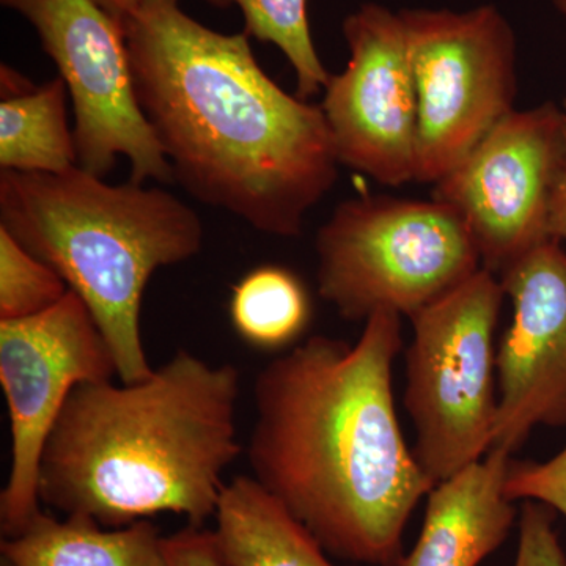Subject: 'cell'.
<instances>
[{
  "label": "cell",
  "instance_id": "3957f363",
  "mask_svg": "<svg viewBox=\"0 0 566 566\" xmlns=\"http://www.w3.org/2000/svg\"><path fill=\"white\" fill-rule=\"evenodd\" d=\"M240 390L233 364L185 348L142 381L77 386L41 455V504L106 528L159 513L203 527L243 450Z\"/></svg>",
  "mask_w": 566,
  "mask_h": 566
},
{
  "label": "cell",
  "instance_id": "6da1fadb",
  "mask_svg": "<svg viewBox=\"0 0 566 566\" xmlns=\"http://www.w3.org/2000/svg\"><path fill=\"white\" fill-rule=\"evenodd\" d=\"M401 318L375 312L354 344L312 335L253 381V479L331 557L356 565L400 564L409 517L436 486L395 409Z\"/></svg>",
  "mask_w": 566,
  "mask_h": 566
},
{
  "label": "cell",
  "instance_id": "ffe728a7",
  "mask_svg": "<svg viewBox=\"0 0 566 566\" xmlns=\"http://www.w3.org/2000/svg\"><path fill=\"white\" fill-rule=\"evenodd\" d=\"M505 494L513 502H539L566 517V447L547 461L512 460Z\"/></svg>",
  "mask_w": 566,
  "mask_h": 566
},
{
  "label": "cell",
  "instance_id": "cb8c5ba5",
  "mask_svg": "<svg viewBox=\"0 0 566 566\" xmlns=\"http://www.w3.org/2000/svg\"><path fill=\"white\" fill-rule=\"evenodd\" d=\"M0 81H2V99L24 95L33 88L31 82L25 80L21 73L7 65H2L0 69Z\"/></svg>",
  "mask_w": 566,
  "mask_h": 566
},
{
  "label": "cell",
  "instance_id": "7c38bea8",
  "mask_svg": "<svg viewBox=\"0 0 566 566\" xmlns=\"http://www.w3.org/2000/svg\"><path fill=\"white\" fill-rule=\"evenodd\" d=\"M513 322L495 356L493 447L515 453L538 427H566V252L546 241L499 275Z\"/></svg>",
  "mask_w": 566,
  "mask_h": 566
},
{
  "label": "cell",
  "instance_id": "484cf974",
  "mask_svg": "<svg viewBox=\"0 0 566 566\" xmlns=\"http://www.w3.org/2000/svg\"><path fill=\"white\" fill-rule=\"evenodd\" d=\"M554 7H556L558 13L564 14L566 18V0H553Z\"/></svg>",
  "mask_w": 566,
  "mask_h": 566
},
{
  "label": "cell",
  "instance_id": "277c9868",
  "mask_svg": "<svg viewBox=\"0 0 566 566\" xmlns=\"http://www.w3.org/2000/svg\"><path fill=\"white\" fill-rule=\"evenodd\" d=\"M0 227L51 264L102 331L120 382L153 374L140 331L151 275L203 245L200 216L175 193L109 185L80 166L62 174H0Z\"/></svg>",
  "mask_w": 566,
  "mask_h": 566
},
{
  "label": "cell",
  "instance_id": "52a82bcc",
  "mask_svg": "<svg viewBox=\"0 0 566 566\" xmlns=\"http://www.w3.org/2000/svg\"><path fill=\"white\" fill-rule=\"evenodd\" d=\"M400 17L419 109L416 181L436 185L515 111L516 36L494 6Z\"/></svg>",
  "mask_w": 566,
  "mask_h": 566
},
{
  "label": "cell",
  "instance_id": "9c48e42d",
  "mask_svg": "<svg viewBox=\"0 0 566 566\" xmlns=\"http://www.w3.org/2000/svg\"><path fill=\"white\" fill-rule=\"evenodd\" d=\"M566 175L562 104L513 111L480 140L431 199L457 212L483 270L495 275L546 241L558 185Z\"/></svg>",
  "mask_w": 566,
  "mask_h": 566
},
{
  "label": "cell",
  "instance_id": "8fae6325",
  "mask_svg": "<svg viewBox=\"0 0 566 566\" xmlns=\"http://www.w3.org/2000/svg\"><path fill=\"white\" fill-rule=\"evenodd\" d=\"M344 36L348 63L319 104L338 161L387 188L416 181L419 109L400 11L364 3Z\"/></svg>",
  "mask_w": 566,
  "mask_h": 566
},
{
  "label": "cell",
  "instance_id": "ac0fdd59",
  "mask_svg": "<svg viewBox=\"0 0 566 566\" xmlns=\"http://www.w3.org/2000/svg\"><path fill=\"white\" fill-rule=\"evenodd\" d=\"M212 6H237L244 17V33L273 43L289 59L296 76V95L311 99L324 91L331 73L312 39L307 0H207Z\"/></svg>",
  "mask_w": 566,
  "mask_h": 566
},
{
  "label": "cell",
  "instance_id": "e0dca14e",
  "mask_svg": "<svg viewBox=\"0 0 566 566\" xmlns=\"http://www.w3.org/2000/svg\"><path fill=\"white\" fill-rule=\"evenodd\" d=\"M230 319L245 344L275 352L307 331L312 322L311 294L289 268L263 264L233 286Z\"/></svg>",
  "mask_w": 566,
  "mask_h": 566
},
{
  "label": "cell",
  "instance_id": "5bb4252c",
  "mask_svg": "<svg viewBox=\"0 0 566 566\" xmlns=\"http://www.w3.org/2000/svg\"><path fill=\"white\" fill-rule=\"evenodd\" d=\"M214 520L226 566H337L311 531L252 475L223 485Z\"/></svg>",
  "mask_w": 566,
  "mask_h": 566
},
{
  "label": "cell",
  "instance_id": "7a4b0ae2",
  "mask_svg": "<svg viewBox=\"0 0 566 566\" xmlns=\"http://www.w3.org/2000/svg\"><path fill=\"white\" fill-rule=\"evenodd\" d=\"M123 29L137 102L174 180L259 232L301 237L342 166L322 106L279 87L248 33L212 31L180 0H145Z\"/></svg>",
  "mask_w": 566,
  "mask_h": 566
},
{
  "label": "cell",
  "instance_id": "30bf717a",
  "mask_svg": "<svg viewBox=\"0 0 566 566\" xmlns=\"http://www.w3.org/2000/svg\"><path fill=\"white\" fill-rule=\"evenodd\" d=\"M115 375L106 338L71 290L43 314L0 322V385L11 434L10 474L0 493L3 536L20 534L41 512V455L71 392Z\"/></svg>",
  "mask_w": 566,
  "mask_h": 566
},
{
  "label": "cell",
  "instance_id": "44dd1931",
  "mask_svg": "<svg viewBox=\"0 0 566 566\" xmlns=\"http://www.w3.org/2000/svg\"><path fill=\"white\" fill-rule=\"evenodd\" d=\"M515 566H566L556 531V512L539 502H523Z\"/></svg>",
  "mask_w": 566,
  "mask_h": 566
},
{
  "label": "cell",
  "instance_id": "5b68a950",
  "mask_svg": "<svg viewBox=\"0 0 566 566\" xmlns=\"http://www.w3.org/2000/svg\"><path fill=\"white\" fill-rule=\"evenodd\" d=\"M318 294L348 322L389 311L412 318L482 268L471 234L438 200H345L315 240Z\"/></svg>",
  "mask_w": 566,
  "mask_h": 566
},
{
  "label": "cell",
  "instance_id": "ba28073f",
  "mask_svg": "<svg viewBox=\"0 0 566 566\" xmlns=\"http://www.w3.org/2000/svg\"><path fill=\"white\" fill-rule=\"evenodd\" d=\"M35 29L57 66L74 112L77 166L106 178L118 156L129 180L172 182L174 170L145 118L129 63L125 29L95 0H0Z\"/></svg>",
  "mask_w": 566,
  "mask_h": 566
},
{
  "label": "cell",
  "instance_id": "d4e9b609",
  "mask_svg": "<svg viewBox=\"0 0 566 566\" xmlns=\"http://www.w3.org/2000/svg\"><path fill=\"white\" fill-rule=\"evenodd\" d=\"M95 2L98 3L107 14H111L118 24L123 25L125 21L132 17L134 11L139 9L145 0H95Z\"/></svg>",
  "mask_w": 566,
  "mask_h": 566
},
{
  "label": "cell",
  "instance_id": "9a60e30c",
  "mask_svg": "<svg viewBox=\"0 0 566 566\" xmlns=\"http://www.w3.org/2000/svg\"><path fill=\"white\" fill-rule=\"evenodd\" d=\"M0 566H167L163 535L150 520L106 528L87 517L43 510L18 535L3 536Z\"/></svg>",
  "mask_w": 566,
  "mask_h": 566
},
{
  "label": "cell",
  "instance_id": "4fadbf2b",
  "mask_svg": "<svg viewBox=\"0 0 566 566\" xmlns=\"http://www.w3.org/2000/svg\"><path fill=\"white\" fill-rule=\"evenodd\" d=\"M512 453L491 449L482 460L428 493L419 539L397 566H479L499 549L517 520L505 494Z\"/></svg>",
  "mask_w": 566,
  "mask_h": 566
},
{
  "label": "cell",
  "instance_id": "d6986e66",
  "mask_svg": "<svg viewBox=\"0 0 566 566\" xmlns=\"http://www.w3.org/2000/svg\"><path fill=\"white\" fill-rule=\"evenodd\" d=\"M69 292L70 286L51 264L0 227V322L43 314Z\"/></svg>",
  "mask_w": 566,
  "mask_h": 566
},
{
  "label": "cell",
  "instance_id": "2e32d148",
  "mask_svg": "<svg viewBox=\"0 0 566 566\" xmlns=\"http://www.w3.org/2000/svg\"><path fill=\"white\" fill-rule=\"evenodd\" d=\"M61 76L0 103V167L25 174H62L77 166L74 132Z\"/></svg>",
  "mask_w": 566,
  "mask_h": 566
},
{
  "label": "cell",
  "instance_id": "603a6c76",
  "mask_svg": "<svg viewBox=\"0 0 566 566\" xmlns=\"http://www.w3.org/2000/svg\"><path fill=\"white\" fill-rule=\"evenodd\" d=\"M549 233L558 243H566V175L558 185L551 211Z\"/></svg>",
  "mask_w": 566,
  "mask_h": 566
},
{
  "label": "cell",
  "instance_id": "7402d4cb",
  "mask_svg": "<svg viewBox=\"0 0 566 566\" xmlns=\"http://www.w3.org/2000/svg\"><path fill=\"white\" fill-rule=\"evenodd\" d=\"M164 556L167 566H226L214 531L188 524L177 534L163 536Z\"/></svg>",
  "mask_w": 566,
  "mask_h": 566
},
{
  "label": "cell",
  "instance_id": "4316f807",
  "mask_svg": "<svg viewBox=\"0 0 566 566\" xmlns=\"http://www.w3.org/2000/svg\"><path fill=\"white\" fill-rule=\"evenodd\" d=\"M562 111H564V120H565V139H566V98L562 102Z\"/></svg>",
  "mask_w": 566,
  "mask_h": 566
},
{
  "label": "cell",
  "instance_id": "8992f818",
  "mask_svg": "<svg viewBox=\"0 0 566 566\" xmlns=\"http://www.w3.org/2000/svg\"><path fill=\"white\" fill-rule=\"evenodd\" d=\"M505 300L501 279L480 268L409 318L403 405L415 424L412 452L434 485L493 447L495 331Z\"/></svg>",
  "mask_w": 566,
  "mask_h": 566
}]
</instances>
